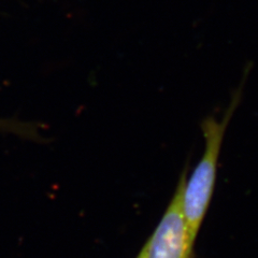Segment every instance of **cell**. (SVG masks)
<instances>
[{
    "label": "cell",
    "mask_w": 258,
    "mask_h": 258,
    "mask_svg": "<svg viewBox=\"0 0 258 258\" xmlns=\"http://www.w3.org/2000/svg\"><path fill=\"white\" fill-rule=\"evenodd\" d=\"M136 258H148V251H147V246L143 245V247L141 248V251H140L139 255L137 256Z\"/></svg>",
    "instance_id": "cell-4"
},
{
    "label": "cell",
    "mask_w": 258,
    "mask_h": 258,
    "mask_svg": "<svg viewBox=\"0 0 258 258\" xmlns=\"http://www.w3.org/2000/svg\"><path fill=\"white\" fill-rule=\"evenodd\" d=\"M0 131L16 134L21 137H26L29 139H41V136L38 133V128L35 124L22 123L16 120L0 119Z\"/></svg>",
    "instance_id": "cell-3"
},
{
    "label": "cell",
    "mask_w": 258,
    "mask_h": 258,
    "mask_svg": "<svg viewBox=\"0 0 258 258\" xmlns=\"http://www.w3.org/2000/svg\"><path fill=\"white\" fill-rule=\"evenodd\" d=\"M241 97L242 87L233 94L229 108L226 111L222 120L210 116L205 118L201 123V131L206 143L205 151L198 165L194 169L188 179H186L183 191L184 213L189 235L195 242L213 196L217 163H219L226 128L239 106Z\"/></svg>",
    "instance_id": "cell-1"
},
{
    "label": "cell",
    "mask_w": 258,
    "mask_h": 258,
    "mask_svg": "<svg viewBox=\"0 0 258 258\" xmlns=\"http://www.w3.org/2000/svg\"><path fill=\"white\" fill-rule=\"evenodd\" d=\"M186 168L177 183L173 197L169 203L157 227L145 242L148 258H192L194 241L189 235L183 207V191L186 182Z\"/></svg>",
    "instance_id": "cell-2"
}]
</instances>
